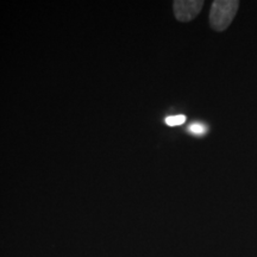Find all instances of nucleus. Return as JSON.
<instances>
[{"label": "nucleus", "instance_id": "obj_1", "mask_svg": "<svg viewBox=\"0 0 257 257\" xmlns=\"http://www.w3.org/2000/svg\"><path fill=\"white\" fill-rule=\"evenodd\" d=\"M238 9V0H214L208 16L210 27L217 32L225 31L232 23Z\"/></svg>", "mask_w": 257, "mask_h": 257}, {"label": "nucleus", "instance_id": "obj_2", "mask_svg": "<svg viewBox=\"0 0 257 257\" xmlns=\"http://www.w3.org/2000/svg\"><path fill=\"white\" fill-rule=\"evenodd\" d=\"M205 2L202 0H175L173 3V10L176 21L181 23H187L197 18L204 8Z\"/></svg>", "mask_w": 257, "mask_h": 257}, {"label": "nucleus", "instance_id": "obj_3", "mask_svg": "<svg viewBox=\"0 0 257 257\" xmlns=\"http://www.w3.org/2000/svg\"><path fill=\"white\" fill-rule=\"evenodd\" d=\"M208 127L207 125H205L201 121H193V123L188 126V133H191L192 135L197 137H202L207 134Z\"/></svg>", "mask_w": 257, "mask_h": 257}, {"label": "nucleus", "instance_id": "obj_4", "mask_svg": "<svg viewBox=\"0 0 257 257\" xmlns=\"http://www.w3.org/2000/svg\"><path fill=\"white\" fill-rule=\"evenodd\" d=\"M186 115L184 114H176V115H169L166 118V124L169 126H178V125H182L186 121Z\"/></svg>", "mask_w": 257, "mask_h": 257}]
</instances>
